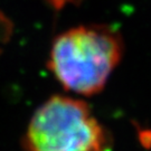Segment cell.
I'll return each instance as SVG.
<instances>
[{
	"mask_svg": "<svg viewBox=\"0 0 151 151\" xmlns=\"http://www.w3.org/2000/svg\"><path fill=\"white\" fill-rule=\"evenodd\" d=\"M123 54L118 29L104 24L80 25L55 37L47 67L64 90L93 96L104 90Z\"/></svg>",
	"mask_w": 151,
	"mask_h": 151,
	"instance_id": "6da1fadb",
	"label": "cell"
},
{
	"mask_svg": "<svg viewBox=\"0 0 151 151\" xmlns=\"http://www.w3.org/2000/svg\"><path fill=\"white\" fill-rule=\"evenodd\" d=\"M112 135L80 99L55 94L35 111L24 137L26 151H111Z\"/></svg>",
	"mask_w": 151,
	"mask_h": 151,
	"instance_id": "7a4b0ae2",
	"label": "cell"
},
{
	"mask_svg": "<svg viewBox=\"0 0 151 151\" xmlns=\"http://www.w3.org/2000/svg\"><path fill=\"white\" fill-rule=\"evenodd\" d=\"M44 1L56 11H60L68 6L81 5L84 0H44Z\"/></svg>",
	"mask_w": 151,
	"mask_h": 151,
	"instance_id": "3957f363",
	"label": "cell"
}]
</instances>
